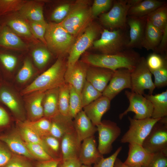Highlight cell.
Instances as JSON below:
<instances>
[{
	"instance_id": "94428289",
	"label": "cell",
	"mask_w": 167,
	"mask_h": 167,
	"mask_svg": "<svg viewBox=\"0 0 167 167\" xmlns=\"http://www.w3.org/2000/svg\"><path fill=\"white\" fill-rule=\"evenodd\" d=\"M4 80L2 76L0 71V84Z\"/></svg>"
},
{
	"instance_id": "3957f363",
	"label": "cell",
	"mask_w": 167,
	"mask_h": 167,
	"mask_svg": "<svg viewBox=\"0 0 167 167\" xmlns=\"http://www.w3.org/2000/svg\"><path fill=\"white\" fill-rule=\"evenodd\" d=\"M128 28L109 30L104 29L100 37L93 43L94 48L101 54H114L126 49L129 40Z\"/></svg>"
},
{
	"instance_id": "1f68e13d",
	"label": "cell",
	"mask_w": 167,
	"mask_h": 167,
	"mask_svg": "<svg viewBox=\"0 0 167 167\" xmlns=\"http://www.w3.org/2000/svg\"><path fill=\"white\" fill-rule=\"evenodd\" d=\"M163 32L153 26L148 19L141 47L154 52L159 44Z\"/></svg>"
},
{
	"instance_id": "277c9868",
	"label": "cell",
	"mask_w": 167,
	"mask_h": 167,
	"mask_svg": "<svg viewBox=\"0 0 167 167\" xmlns=\"http://www.w3.org/2000/svg\"><path fill=\"white\" fill-rule=\"evenodd\" d=\"M93 18L91 6L87 1H78L71 7L66 18L59 24L75 37L85 30Z\"/></svg>"
},
{
	"instance_id": "4dcf8cb0",
	"label": "cell",
	"mask_w": 167,
	"mask_h": 167,
	"mask_svg": "<svg viewBox=\"0 0 167 167\" xmlns=\"http://www.w3.org/2000/svg\"><path fill=\"white\" fill-rule=\"evenodd\" d=\"M59 88H54L45 92L42 102L44 117L51 119L59 113Z\"/></svg>"
},
{
	"instance_id": "be15d7a7",
	"label": "cell",
	"mask_w": 167,
	"mask_h": 167,
	"mask_svg": "<svg viewBox=\"0 0 167 167\" xmlns=\"http://www.w3.org/2000/svg\"><path fill=\"white\" fill-rule=\"evenodd\" d=\"M1 24H0V28H1Z\"/></svg>"
},
{
	"instance_id": "7402d4cb",
	"label": "cell",
	"mask_w": 167,
	"mask_h": 167,
	"mask_svg": "<svg viewBox=\"0 0 167 167\" xmlns=\"http://www.w3.org/2000/svg\"><path fill=\"white\" fill-rule=\"evenodd\" d=\"M111 101L102 95L83 108L86 114L95 126L101 123L102 116L109 109Z\"/></svg>"
},
{
	"instance_id": "8d00e7d4",
	"label": "cell",
	"mask_w": 167,
	"mask_h": 167,
	"mask_svg": "<svg viewBox=\"0 0 167 167\" xmlns=\"http://www.w3.org/2000/svg\"><path fill=\"white\" fill-rule=\"evenodd\" d=\"M69 84L65 82L59 88V113L63 116L72 118L69 111Z\"/></svg>"
},
{
	"instance_id": "d590c367",
	"label": "cell",
	"mask_w": 167,
	"mask_h": 167,
	"mask_svg": "<svg viewBox=\"0 0 167 167\" xmlns=\"http://www.w3.org/2000/svg\"><path fill=\"white\" fill-rule=\"evenodd\" d=\"M147 19L155 27L163 31L167 27V4L165 3L147 15Z\"/></svg>"
},
{
	"instance_id": "ee69618b",
	"label": "cell",
	"mask_w": 167,
	"mask_h": 167,
	"mask_svg": "<svg viewBox=\"0 0 167 167\" xmlns=\"http://www.w3.org/2000/svg\"><path fill=\"white\" fill-rule=\"evenodd\" d=\"M24 142L29 151L35 160L38 161H44L54 159L41 145Z\"/></svg>"
},
{
	"instance_id": "f1b7e54d",
	"label": "cell",
	"mask_w": 167,
	"mask_h": 167,
	"mask_svg": "<svg viewBox=\"0 0 167 167\" xmlns=\"http://www.w3.org/2000/svg\"><path fill=\"white\" fill-rule=\"evenodd\" d=\"M0 24L5 25L15 33L24 37L29 39L34 37L27 22L20 16L13 17V14L5 16L0 18Z\"/></svg>"
},
{
	"instance_id": "5bb4252c",
	"label": "cell",
	"mask_w": 167,
	"mask_h": 167,
	"mask_svg": "<svg viewBox=\"0 0 167 167\" xmlns=\"http://www.w3.org/2000/svg\"><path fill=\"white\" fill-rule=\"evenodd\" d=\"M131 71L125 68L114 71L112 76L104 91L102 95L111 101L123 90L131 88Z\"/></svg>"
},
{
	"instance_id": "f546056e",
	"label": "cell",
	"mask_w": 167,
	"mask_h": 167,
	"mask_svg": "<svg viewBox=\"0 0 167 167\" xmlns=\"http://www.w3.org/2000/svg\"><path fill=\"white\" fill-rule=\"evenodd\" d=\"M19 11L20 17L26 20L46 23L44 17L42 3L40 1H27Z\"/></svg>"
},
{
	"instance_id": "b9f144b4",
	"label": "cell",
	"mask_w": 167,
	"mask_h": 167,
	"mask_svg": "<svg viewBox=\"0 0 167 167\" xmlns=\"http://www.w3.org/2000/svg\"><path fill=\"white\" fill-rule=\"evenodd\" d=\"M46 144L49 154L55 159L61 160L62 155L61 149V140L49 135L42 138Z\"/></svg>"
},
{
	"instance_id": "9f6ffc18",
	"label": "cell",
	"mask_w": 167,
	"mask_h": 167,
	"mask_svg": "<svg viewBox=\"0 0 167 167\" xmlns=\"http://www.w3.org/2000/svg\"><path fill=\"white\" fill-rule=\"evenodd\" d=\"M167 27L163 31V34L160 42L154 52L167 56Z\"/></svg>"
},
{
	"instance_id": "8fae6325",
	"label": "cell",
	"mask_w": 167,
	"mask_h": 167,
	"mask_svg": "<svg viewBox=\"0 0 167 167\" xmlns=\"http://www.w3.org/2000/svg\"><path fill=\"white\" fill-rule=\"evenodd\" d=\"M131 91L143 95L145 90L152 94L156 88L152 79V74L147 64L146 58L141 57L135 67L131 71Z\"/></svg>"
},
{
	"instance_id": "7a4b0ae2",
	"label": "cell",
	"mask_w": 167,
	"mask_h": 167,
	"mask_svg": "<svg viewBox=\"0 0 167 167\" xmlns=\"http://www.w3.org/2000/svg\"><path fill=\"white\" fill-rule=\"evenodd\" d=\"M66 63L59 57L49 68L40 74L28 86L20 92L22 96L36 92H45L58 88L65 83Z\"/></svg>"
},
{
	"instance_id": "816d5d0a",
	"label": "cell",
	"mask_w": 167,
	"mask_h": 167,
	"mask_svg": "<svg viewBox=\"0 0 167 167\" xmlns=\"http://www.w3.org/2000/svg\"><path fill=\"white\" fill-rule=\"evenodd\" d=\"M122 149V147H119L112 155L105 158L103 157L93 167H114L116 160Z\"/></svg>"
},
{
	"instance_id": "6f0895ef",
	"label": "cell",
	"mask_w": 167,
	"mask_h": 167,
	"mask_svg": "<svg viewBox=\"0 0 167 167\" xmlns=\"http://www.w3.org/2000/svg\"><path fill=\"white\" fill-rule=\"evenodd\" d=\"M82 165L78 159H61L57 167H80Z\"/></svg>"
},
{
	"instance_id": "30bf717a",
	"label": "cell",
	"mask_w": 167,
	"mask_h": 167,
	"mask_svg": "<svg viewBox=\"0 0 167 167\" xmlns=\"http://www.w3.org/2000/svg\"><path fill=\"white\" fill-rule=\"evenodd\" d=\"M142 146L152 153L167 154V117L161 118L154 125Z\"/></svg>"
},
{
	"instance_id": "74e56055",
	"label": "cell",
	"mask_w": 167,
	"mask_h": 167,
	"mask_svg": "<svg viewBox=\"0 0 167 167\" xmlns=\"http://www.w3.org/2000/svg\"><path fill=\"white\" fill-rule=\"evenodd\" d=\"M23 122L41 138L50 135L51 120L50 118L43 117L36 121H31L26 120Z\"/></svg>"
},
{
	"instance_id": "7bdbcfd3",
	"label": "cell",
	"mask_w": 167,
	"mask_h": 167,
	"mask_svg": "<svg viewBox=\"0 0 167 167\" xmlns=\"http://www.w3.org/2000/svg\"><path fill=\"white\" fill-rule=\"evenodd\" d=\"M69 111L73 119L83 108L80 94L71 85L69 84Z\"/></svg>"
},
{
	"instance_id": "d6986e66",
	"label": "cell",
	"mask_w": 167,
	"mask_h": 167,
	"mask_svg": "<svg viewBox=\"0 0 167 167\" xmlns=\"http://www.w3.org/2000/svg\"><path fill=\"white\" fill-rule=\"evenodd\" d=\"M0 140L4 142L13 153L36 160L26 146L18 130L0 135Z\"/></svg>"
},
{
	"instance_id": "91938a15",
	"label": "cell",
	"mask_w": 167,
	"mask_h": 167,
	"mask_svg": "<svg viewBox=\"0 0 167 167\" xmlns=\"http://www.w3.org/2000/svg\"><path fill=\"white\" fill-rule=\"evenodd\" d=\"M114 167H130L124 164L120 159L117 158L114 163Z\"/></svg>"
},
{
	"instance_id": "ba28073f",
	"label": "cell",
	"mask_w": 167,
	"mask_h": 167,
	"mask_svg": "<svg viewBox=\"0 0 167 167\" xmlns=\"http://www.w3.org/2000/svg\"><path fill=\"white\" fill-rule=\"evenodd\" d=\"M101 26L96 23L90 24L76 41L74 42L68 52L66 73L69 72L79 61L82 54L91 46L101 33Z\"/></svg>"
},
{
	"instance_id": "f35d334b",
	"label": "cell",
	"mask_w": 167,
	"mask_h": 167,
	"mask_svg": "<svg viewBox=\"0 0 167 167\" xmlns=\"http://www.w3.org/2000/svg\"><path fill=\"white\" fill-rule=\"evenodd\" d=\"M51 54L47 49L42 47L34 49L31 53L32 62L40 74L51 58Z\"/></svg>"
},
{
	"instance_id": "680465c9",
	"label": "cell",
	"mask_w": 167,
	"mask_h": 167,
	"mask_svg": "<svg viewBox=\"0 0 167 167\" xmlns=\"http://www.w3.org/2000/svg\"><path fill=\"white\" fill-rule=\"evenodd\" d=\"M60 160L53 159L47 161H38L34 164V167H57Z\"/></svg>"
},
{
	"instance_id": "681fc988",
	"label": "cell",
	"mask_w": 167,
	"mask_h": 167,
	"mask_svg": "<svg viewBox=\"0 0 167 167\" xmlns=\"http://www.w3.org/2000/svg\"><path fill=\"white\" fill-rule=\"evenodd\" d=\"M154 76V84L156 88H161L167 85V64L161 68L150 71Z\"/></svg>"
},
{
	"instance_id": "484cf974",
	"label": "cell",
	"mask_w": 167,
	"mask_h": 167,
	"mask_svg": "<svg viewBox=\"0 0 167 167\" xmlns=\"http://www.w3.org/2000/svg\"><path fill=\"white\" fill-rule=\"evenodd\" d=\"M0 48L5 50L24 49L27 45L23 40L9 28L1 24Z\"/></svg>"
},
{
	"instance_id": "6da1fadb",
	"label": "cell",
	"mask_w": 167,
	"mask_h": 167,
	"mask_svg": "<svg viewBox=\"0 0 167 167\" xmlns=\"http://www.w3.org/2000/svg\"><path fill=\"white\" fill-rule=\"evenodd\" d=\"M141 56L133 49H127L112 54H91L86 55L82 61L88 65L109 69L113 71L125 68L131 71L139 62Z\"/></svg>"
},
{
	"instance_id": "52a82bcc",
	"label": "cell",
	"mask_w": 167,
	"mask_h": 167,
	"mask_svg": "<svg viewBox=\"0 0 167 167\" xmlns=\"http://www.w3.org/2000/svg\"><path fill=\"white\" fill-rule=\"evenodd\" d=\"M0 103L8 109L16 121L26 120L23 96L11 83L4 80L0 84Z\"/></svg>"
},
{
	"instance_id": "7dc6e473",
	"label": "cell",
	"mask_w": 167,
	"mask_h": 167,
	"mask_svg": "<svg viewBox=\"0 0 167 167\" xmlns=\"http://www.w3.org/2000/svg\"><path fill=\"white\" fill-rule=\"evenodd\" d=\"M24 156L13 153L10 160L3 167H34V163Z\"/></svg>"
},
{
	"instance_id": "f6af8a7d",
	"label": "cell",
	"mask_w": 167,
	"mask_h": 167,
	"mask_svg": "<svg viewBox=\"0 0 167 167\" xmlns=\"http://www.w3.org/2000/svg\"><path fill=\"white\" fill-rule=\"evenodd\" d=\"M167 57L154 52L150 54L146 60L150 71L158 69L167 64Z\"/></svg>"
},
{
	"instance_id": "ac0fdd59",
	"label": "cell",
	"mask_w": 167,
	"mask_h": 167,
	"mask_svg": "<svg viewBox=\"0 0 167 167\" xmlns=\"http://www.w3.org/2000/svg\"><path fill=\"white\" fill-rule=\"evenodd\" d=\"M128 147V156L124 164L130 167H146L154 154L137 144L129 143Z\"/></svg>"
},
{
	"instance_id": "ab89813d",
	"label": "cell",
	"mask_w": 167,
	"mask_h": 167,
	"mask_svg": "<svg viewBox=\"0 0 167 167\" xmlns=\"http://www.w3.org/2000/svg\"><path fill=\"white\" fill-rule=\"evenodd\" d=\"M102 95V93L86 80L80 94L83 108Z\"/></svg>"
},
{
	"instance_id": "6125c7cd",
	"label": "cell",
	"mask_w": 167,
	"mask_h": 167,
	"mask_svg": "<svg viewBox=\"0 0 167 167\" xmlns=\"http://www.w3.org/2000/svg\"><path fill=\"white\" fill-rule=\"evenodd\" d=\"M80 167H93L92 166H87L84 165H82Z\"/></svg>"
},
{
	"instance_id": "83f0119b",
	"label": "cell",
	"mask_w": 167,
	"mask_h": 167,
	"mask_svg": "<svg viewBox=\"0 0 167 167\" xmlns=\"http://www.w3.org/2000/svg\"><path fill=\"white\" fill-rule=\"evenodd\" d=\"M50 119V135L58 139L61 140L65 135L75 131L73 121L71 118L59 113Z\"/></svg>"
},
{
	"instance_id": "4fadbf2b",
	"label": "cell",
	"mask_w": 167,
	"mask_h": 167,
	"mask_svg": "<svg viewBox=\"0 0 167 167\" xmlns=\"http://www.w3.org/2000/svg\"><path fill=\"white\" fill-rule=\"evenodd\" d=\"M98 133L97 148L103 155L109 153L112 150V144L121 133L120 127L115 122L105 120L96 126Z\"/></svg>"
},
{
	"instance_id": "e575fe53",
	"label": "cell",
	"mask_w": 167,
	"mask_h": 167,
	"mask_svg": "<svg viewBox=\"0 0 167 167\" xmlns=\"http://www.w3.org/2000/svg\"><path fill=\"white\" fill-rule=\"evenodd\" d=\"M16 121L18 128L17 130L24 141L41 145L50 155L48 148L42 139L32 130L24 124L23 121Z\"/></svg>"
},
{
	"instance_id": "f5cc1de1",
	"label": "cell",
	"mask_w": 167,
	"mask_h": 167,
	"mask_svg": "<svg viewBox=\"0 0 167 167\" xmlns=\"http://www.w3.org/2000/svg\"><path fill=\"white\" fill-rule=\"evenodd\" d=\"M12 121V117L6 107L0 103V133L8 127Z\"/></svg>"
},
{
	"instance_id": "c3c4849f",
	"label": "cell",
	"mask_w": 167,
	"mask_h": 167,
	"mask_svg": "<svg viewBox=\"0 0 167 167\" xmlns=\"http://www.w3.org/2000/svg\"><path fill=\"white\" fill-rule=\"evenodd\" d=\"M27 22L34 37L39 39L46 46L45 36L47 24L29 21Z\"/></svg>"
},
{
	"instance_id": "d6a6232c",
	"label": "cell",
	"mask_w": 167,
	"mask_h": 167,
	"mask_svg": "<svg viewBox=\"0 0 167 167\" xmlns=\"http://www.w3.org/2000/svg\"><path fill=\"white\" fill-rule=\"evenodd\" d=\"M143 96L152 104L153 111L152 118H161L167 116V90L155 95L144 93Z\"/></svg>"
},
{
	"instance_id": "836d02e7",
	"label": "cell",
	"mask_w": 167,
	"mask_h": 167,
	"mask_svg": "<svg viewBox=\"0 0 167 167\" xmlns=\"http://www.w3.org/2000/svg\"><path fill=\"white\" fill-rule=\"evenodd\" d=\"M158 0H141L129 8L127 15L135 17L147 16L154 11L166 3Z\"/></svg>"
},
{
	"instance_id": "11a10c76",
	"label": "cell",
	"mask_w": 167,
	"mask_h": 167,
	"mask_svg": "<svg viewBox=\"0 0 167 167\" xmlns=\"http://www.w3.org/2000/svg\"><path fill=\"white\" fill-rule=\"evenodd\" d=\"M13 154L6 145L0 140V167H3L7 163Z\"/></svg>"
},
{
	"instance_id": "db71d44e",
	"label": "cell",
	"mask_w": 167,
	"mask_h": 167,
	"mask_svg": "<svg viewBox=\"0 0 167 167\" xmlns=\"http://www.w3.org/2000/svg\"><path fill=\"white\" fill-rule=\"evenodd\" d=\"M146 167H167V154L161 152L154 153Z\"/></svg>"
},
{
	"instance_id": "cb8c5ba5",
	"label": "cell",
	"mask_w": 167,
	"mask_h": 167,
	"mask_svg": "<svg viewBox=\"0 0 167 167\" xmlns=\"http://www.w3.org/2000/svg\"><path fill=\"white\" fill-rule=\"evenodd\" d=\"M19 62L17 56L0 48V71L4 80L12 82L18 71Z\"/></svg>"
},
{
	"instance_id": "e0dca14e",
	"label": "cell",
	"mask_w": 167,
	"mask_h": 167,
	"mask_svg": "<svg viewBox=\"0 0 167 167\" xmlns=\"http://www.w3.org/2000/svg\"><path fill=\"white\" fill-rule=\"evenodd\" d=\"M44 93L36 91L23 96L26 120L34 121L44 117L42 102Z\"/></svg>"
},
{
	"instance_id": "9a60e30c",
	"label": "cell",
	"mask_w": 167,
	"mask_h": 167,
	"mask_svg": "<svg viewBox=\"0 0 167 167\" xmlns=\"http://www.w3.org/2000/svg\"><path fill=\"white\" fill-rule=\"evenodd\" d=\"M147 20V16L139 17L127 16L126 24L129 28V40L127 49H141Z\"/></svg>"
},
{
	"instance_id": "7c38bea8",
	"label": "cell",
	"mask_w": 167,
	"mask_h": 167,
	"mask_svg": "<svg viewBox=\"0 0 167 167\" xmlns=\"http://www.w3.org/2000/svg\"><path fill=\"white\" fill-rule=\"evenodd\" d=\"M125 94L128 99L129 104L127 108L119 115L122 119L130 112L135 113L133 118L137 119L152 118L153 107L151 102L143 95L131 91L126 90Z\"/></svg>"
},
{
	"instance_id": "603a6c76",
	"label": "cell",
	"mask_w": 167,
	"mask_h": 167,
	"mask_svg": "<svg viewBox=\"0 0 167 167\" xmlns=\"http://www.w3.org/2000/svg\"><path fill=\"white\" fill-rule=\"evenodd\" d=\"M88 65L82 60H79L71 70L65 73V82L73 86L80 94L86 80Z\"/></svg>"
},
{
	"instance_id": "bcb514c9",
	"label": "cell",
	"mask_w": 167,
	"mask_h": 167,
	"mask_svg": "<svg viewBox=\"0 0 167 167\" xmlns=\"http://www.w3.org/2000/svg\"><path fill=\"white\" fill-rule=\"evenodd\" d=\"M113 1L112 0H95L91 7L93 18L100 15L111 9Z\"/></svg>"
},
{
	"instance_id": "9c48e42d",
	"label": "cell",
	"mask_w": 167,
	"mask_h": 167,
	"mask_svg": "<svg viewBox=\"0 0 167 167\" xmlns=\"http://www.w3.org/2000/svg\"><path fill=\"white\" fill-rule=\"evenodd\" d=\"M160 119L150 118L137 119L128 116L130 122L129 128L122 136L121 142L142 145L154 125Z\"/></svg>"
},
{
	"instance_id": "ffe728a7",
	"label": "cell",
	"mask_w": 167,
	"mask_h": 167,
	"mask_svg": "<svg viewBox=\"0 0 167 167\" xmlns=\"http://www.w3.org/2000/svg\"><path fill=\"white\" fill-rule=\"evenodd\" d=\"M82 141L78 158L82 165L91 166L103 157L97 147L94 136L86 138Z\"/></svg>"
},
{
	"instance_id": "4316f807",
	"label": "cell",
	"mask_w": 167,
	"mask_h": 167,
	"mask_svg": "<svg viewBox=\"0 0 167 167\" xmlns=\"http://www.w3.org/2000/svg\"><path fill=\"white\" fill-rule=\"evenodd\" d=\"M81 144L75 131L65 135L61 139L62 159H78Z\"/></svg>"
},
{
	"instance_id": "2e32d148",
	"label": "cell",
	"mask_w": 167,
	"mask_h": 167,
	"mask_svg": "<svg viewBox=\"0 0 167 167\" xmlns=\"http://www.w3.org/2000/svg\"><path fill=\"white\" fill-rule=\"evenodd\" d=\"M40 74L31 59L27 57L11 83L20 92L30 85Z\"/></svg>"
},
{
	"instance_id": "d4e9b609",
	"label": "cell",
	"mask_w": 167,
	"mask_h": 167,
	"mask_svg": "<svg viewBox=\"0 0 167 167\" xmlns=\"http://www.w3.org/2000/svg\"><path fill=\"white\" fill-rule=\"evenodd\" d=\"M73 121L75 131L79 140L81 142L84 139L94 136L97 131L94 125L83 110L79 112Z\"/></svg>"
},
{
	"instance_id": "60d3db41",
	"label": "cell",
	"mask_w": 167,
	"mask_h": 167,
	"mask_svg": "<svg viewBox=\"0 0 167 167\" xmlns=\"http://www.w3.org/2000/svg\"><path fill=\"white\" fill-rule=\"evenodd\" d=\"M26 1L0 0V18L19 11Z\"/></svg>"
},
{
	"instance_id": "5b68a950",
	"label": "cell",
	"mask_w": 167,
	"mask_h": 167,
	"mask_svg": "<svg viewBox=\"0 0 167 167\" xmlns=\"http://www.w3.org/2000/svg\"><path fill=\"white\" fill-rule=\"evenodd\" d=\"M45 37L49 50L59 55L69 52L75 41L74 36L57 23L47 24Z\"/></svg>"
},
{
	"instance_id": "f907efd6",
	"label": "cell",
	"mask_w": 167,
	"mask_h": 167,
	"mask_svg": "<svg viewBox=\"0 0 167 167\" xmlns=\"http://www.w3.org/2000/svg\"><path fill=\"white\" fill-rule=\"evenodd\" d=\"M71 7L68 3L63 4L58 6L52 13L51 19L57 23H61L68 15Z\"/></svg>"
},
{
	"instance_id": "8992f818",
	"label": "cell",
	"mask_w": 167,
	"mask_h": 167,
	"mask_svg": "<svg viewBox=\"0 0 167 167\" xmlns=\"http://www.w3.org/2000/svg\"><path fill=\"white\" fill-rule=\"evenodd\" d=\"M135 3L134 0H114L109 11L100 15V24L109 30L126 28L128 10Z\"/></svg>"
},
{
	"instance_id": "44dd1931",
	"label": "cell",
	"mask_w": 167,
	"mask_h": 167,
	"mask_svg": "<svg viewBox=\"0 0 167 167\" xmlns=\"http://www.w3.org/2000/svg\"><path fill=\"white\" fill-rule=\"evenodd\" d=\"M113 73V71L105 68L88 66L86 80L102 93L110 80Z\"/></svg>"
}]
</instances>
